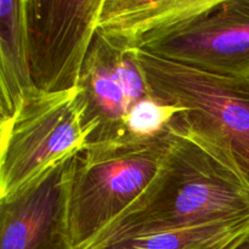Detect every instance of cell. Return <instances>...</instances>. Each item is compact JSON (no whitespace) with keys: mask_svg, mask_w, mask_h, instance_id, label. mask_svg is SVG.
I'll use <instances>...</instances> for the list:
<instances>
[{"mask_svg":"<svg viewBox=\"0 0 249 249\" xmlns=\"http://www.w3.org/2000/svg\"><path fill=\"white\" fill-rule=\"evenodd\" d=\"M84 102L79 88L27 99L11 119L0 122V199L57 163L73 157L88 143Z\"/></svg>","mask_w":249,"mask_h":249,"instance_id":"3","label":"cell"},{"mask_svg":"<svg viewBox=\"0 0 249 249\" xmlns=\"http://www.w3.org/2000/svg\"><path fill=\"white\" fill-rule=\"evenodd\" d=\"M249 232V218L165 228L116 236L85 249H236Z\"/></svg>","mask_w":249,"mask_h":249,"instance_id":"11","label":"cell"},{"mask_svg":"<svg viewBox=\"0 0 249 249\" xmlns=\"http://www.w3.org/2000/svg\"><path fill=\"white\" fill-rule=\"evenodd\" d=\"M153 94L182 109L190 125L207 131L230 151L249 185V78H229L138 50Z\"/></svg>","mask_w":249,"mask_h":249,"instance_id":"4","label":"cell"},{"mask_svg":"<svg viewBox=\"0 0 249 249\" xmlns=\"http://www.w3.org/2000/svg\"><path fill=\"white\" fill-rule=\"evenodd\" d=\"M146 53L229 78H249V0H220Z\"/></svg>","mask_w":249,"mask_h":249,"instance_id":"7","label":"cell"},{"mask_svg":"<svg viewBox=\"0 0 249 249\" xmlns=\"http://www.w3.org/2000/svg\"><path fill=\"white\" fill-rule=\"evenodd\" d=\"M182 109L168 105L155 94L136 105L126 119V134L130 138L148 139L168 133Z\"/></svg>","mask_w":249,"mask_h":249,"instance_id":"12","label":"cell"},{"mask_svg":"<svg viewBox=\"0 0 249 249\" xmlns=\"http://www.w3.org/2000/svg\"><path fill=\"white\" fill-rule=\"evenodd\" d=\"M249 218V185L219 139L181 113L164 163L142 196L87 247L116 236ZM84 247L83 249H85Z\"/></svg>","mask_w":249,"mask_h":249,"instance_id":"1","label":"cell"},{"mask_svg":"<svg viewBox=\"0 0 249 249\" xmlns=\"http://www.w3.org/2000/svg\"><path fill=\"white\" fill-rule=\"evenodd\" d=\"M236 249H249V232L246 235V237L243 238L242 242L238 245V247Z\"/></svg>","mask_w":249,"mask_h":249,"instance_id":"13","label":"cell"},{"mask_svg":"<svg viewBox=\"0 0 249 249\" xmlns=\"http://www.w3.org/2000/svg\"><path fill=\"white\" fill-rule=\"evenodd\" d=\"M102 4L104 0H26L31 73L39 91L77 89Z\"/></svg>","mask_w":249,"mask_h":249,"instance_id":"5","label":"cell"},{"mask_svg":"<svg viewBox=\"0 0 249 249\" xmlns=\"http://www.w3.org/2000/svg\"><path fill=\"white\" fill-rule=\"evenodd\" d=\"M74 156L0 199V249H74L70 201Z\"/></svg>","mask_w":249,"mask_h":249,"instance_id":"8","label":"cell"},{"mask_svg":"<svg viewBox=\"0 0 249 249\" xmlns=\"http://www.w3.org/2000/svg\"><path fill=\"white\" fill-rule=\"evenodd\" d=\"M170 130L88 143L74 156L70 226L74 249L87 247L146 191L164 163Z\"/></svg>","mask_w":249,"mask_h":249,"instance_id":"2","label":"cell"},{"mask_svg":"<svg viewBox=\"0 0 249 249\" xmlns=\"http://www.w3.org/2000/svg\"><path fill=\"white\" fill-rule=\"evenodd\" d=\"M220 0H104L97 33L112 44L142 50L211 11Z\"/></svg>","mask_w":249,"mask_h":249,"instance_id":"9","label":"cell"},{"mask_svg":"<svg viewBox=\"0 0 249 249\" xmlns=\"http://www.w3.org/2000/svg\"><path fill=\"white\" fill-rule=\"evenodd\" d=\"M0 122L11 119L38 94L31 73L26 0H0Z\"/></svg>","mask_w":249,"mask_h":249,"instance_id":"10","label":"cell"},{"mask_svg":"<svg viewBox=\"0 0 249 249\" xmlns=\"http://www.w3.org/2000/svg\"><path fill=\"white\" fill-rule=\"evenodd\" d=\"M88 143L125 138L131 109L153 95L138 50L121 48L99 33L85 58L79 80ZM87 143V145H88Z\"/></svg>","mask_w":249,"mask_h":249,"instance_id":"6","label":"cell"}]
</instances>
